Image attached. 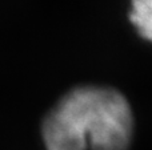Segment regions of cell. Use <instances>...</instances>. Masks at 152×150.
Here are the masks:
<instances>
[{"instance_id":"cell-1","label":"cell","mask_w":152,"mask_h":150,"mask_svg":"<svg viewBox=\"0 0 152 150\" xmlns=\"http://www.w3.org/2000/svg\"><path fill=\"white\" fill-rule=\"evenodd\" d=\"M134 118L127 100L107 88H77L64 96L43 125L47 150H127Z\"/></svg>"},{"instance_id":"cell-2","label":"cell","mask_w":152,"mask_h":150,"mask_svg":"<svg viewBox=\"0 0 152 150\" xmlns=\"http://www.w3.org/2000/svg\"><path fill=\"white\" fill-rule=\"evenodd\" d=\"M129 19L147 40L152 36V0H132Z\"/></svg>"}]
</instances>
